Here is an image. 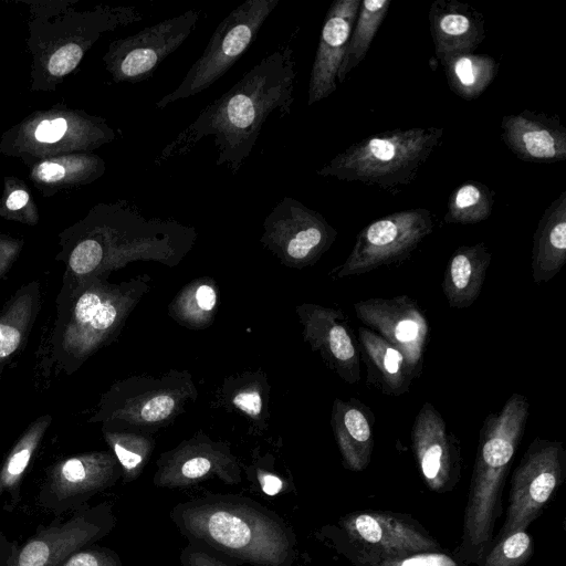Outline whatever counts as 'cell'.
Masks as SVG:
<instances>
[{"label":"cell","mask_w":566,"mask_h":566,"mask_svg":"<svg viewBox=\"0 0 566 566\" xmlns=\"http://www.w3.org/2000/svg\"><path fill=\"white\" fill-rule=\"evenodd\" d=\"M119 475L116 458L108 452H85L57 460L45 470L38 493L39 505L60 516L74 512L111 486Z\"/></svg>","instance_id":"cell-11"},{"label":"cell","mask_w":566,"mask_h":566,"mask_svg":"<svg viewBox=\"0 0 566 566\" xmlns=\"http://www.w3.org/2000/svg\"><path fill=\"white\" fill-rule=\"evenodd\" d=\"M430 33L439 61L472 53L485 39V18L459 0H434L429 8Z\"/></svg>","instance_id":"cell-19"},{"label":"cell","mask_w":566,"mask_h":566,"mask_svg":"<svg viewBox=\"0 0 566 566\" xmlns=\"http://www.w3.org/2000/svg\"><path fill=\"white\" fill-rule=\"evenodd\" d=\"M4 367H6L4 364L0 365V381H1V378H2V374H3Z\"/></svg>","instance_id":"cell-45"},{"label":"cell","mask_w":566,"mask_h":566,"mask_svg":"<svg viewBox=\"0 0 566 566\" xmlns=\"http://www.w3.org/2000/svg\"><path fill=\"white\" fill-rule=\"evenodd\" d=\"M390 4L391 0H364L360 2L337 73V82L343 83L347 74L363 62Z\"/></svg>","instance_id":"cell-28"},{"label":"cell","mask_w":566,"mask_h":566,"mask_svg":"<svg viewBox=\"0 0 566 566\" xmlns=\"http://www.w3.org/2000/svg\"><path fill=\"white\" fill-rule=\"evenodd\" d=\"M566 263V190L545 209L533 235L532 280L545 283Z\"/></svg>","instance_id":"cell-24"},{"label":"cell","mask_w":566,"mask_h":566,"mask_svg":"<svg viewBox=\"0 0 566 566\" xmlns=\"http://www.w3.org/2000/svg\"><path fill=\"white\" fill-rule=\"evenodd\" d=\"M201 11L189 9L123 39L113 51V71L119 81L149 80L164 60L191 35Z\"/></svg>","instance_id":"cell-14"},{"label":"cell","mask_w":566,"mask_h":566,"mask_svg":"<svg viewBox=\"0 0 566 566\" xmlns=\"http://www.w3.org/2000/svg\"><path fill=\"white\" fill-rule=\"evenodd\" d=\"M127 305L125 290L106 277L64 273L48 345L53 368L69 376L78 370L113 336Z\"/></svg>","instance_id":"cell-3"},{"label":"cell","mask_w":566,"mask_h":566,"mask_svg":"<svg viewBox=\"0 0 566 566\" xmlns=\"http://www.w3.org/2000/svg\"><path fill=\"white\" fill-rule=\"evenodd\" d=\"M64 175V167L57 163L43 161L36 167L38 178L46 182L59 181Z\"/></svg>","instance_id":"cell-40"},{"label":"cell","mask_w":566,"mask_h":566,"mask_svg":"<svg viewBox=\"0 0 566 566\" xmlns=\"http://www.w3.org/2000/svg\"><path fill=\"white\" fill-rule=\"evenodd\" d=\"M494 192L484 184L469 180L449 196L446 223L475 224L486 220L493 210Z\"/></svg>","instance_id":"cell-29"},{"label":"cell","mask_w":566,"mask_h":566,"mask_svg":"<svg viewBox=\"0 0 566 566\" xmlns=\"http://www.w3.org/2000/svg\"><path fill=\"white\" fill-rule=\"evenodd\" d=\"M59 566H122V564L112 551L91 545L74 552Z\"/></svg>","instance_id":"cell-33"},{"label":"cell","mask_w":566,"mask_h":566,"mask_svg":"<svg viewBox=\"0 0 566 566\" xmlns=\"http://www.w3.org/2000/svg\"><path fill=\"white\" fill-rule=\"evenodd\" d=\"M29 200V195L24 190H14L7 199V207L10 210H19L23 208Z\"/></svg>","instance_id":"cell-44"},{"label":"cell","mask_w":566,"mask_h":566,"mask_svg":"<svg viewBox=\"0 0 566 566\" xmlns=\"http://www.w3.org/2000/svg\"><path fill=\"white\" fill-rule=\"evenodd\" d=\"M312 314L315 345L344 381L356 385L360 380L359 347L344 314L323 307H316Z\"/></svg>","instance_id":"cell-21"},{"label":"cell","mask_w":566,"mask_h":566,"mask_svg":"<svg viewBox=\"0 0 566 566\" xmlns=\"http://www.w3.org/2000/svg\"><path fill=\"white\" fill-rule=\"evenodd\" d=\"M188 566H227L222 562L202 553H192L188 558Z\"/></svg>","instance_id":"cell-43"},{"label":"cell","mask_w":566,"mask_h":566,"mask_svg":"<svg viewBox=\"0 0 566 566\" xmlns=\"http://www.w3.org/2000/svg\"><path fill=\"white\" fill-rule=\"evenodd\" d=\"M361 0H335L324 19L308 81L307 105L328 97L337 88V73Z\"/></svg>","instance_id":"cell-18"},{"label":"cell","mask_w":566,"mask_h":566,"mask_svg":"<svg viewBox=\"0 0 566 566\" xmlns=\"http://www.w3.org/2000/svg\"><path fill=\"white\" fill-rule=\"evenodd\" d=\"M443 134L444 128L431 126L368 136L337 154L316 174L396 192L415 181Z\"/></svg>","instance_id":"cell-6"},{"label":"cell","mask_w":566,"mask_h":566,"mask_svg":"<svg viewBox=\"0 0 566 566\" xmlns=\"http://www.w3.org/2000/svg\"><path fill=\"white\" fill-rule=\"evenodd\" d=\"M492 253L484 242L461 245L448 260L441 287L450 307H470L480 296Z\"/></svg>","instance_id":"cell-23"},{"label":"cell","mask_w":566,"mask_h":566,"mask_svg":"<svg viewBox=\"0 0 566 566\" xmlns=\"http://www.w3.org/2000/svg\"><path fill=\"white\" fill-rule=\"evenodd\" d=\"M67 125L64 118H55L52 122L43 120L35 129V138L42 143L57 142L66 132Z\"/></svg>","instance_id":"cell-37"},{"label":"cell","mask_w":566,"mask_h":566,"mask_svg":"<svg viewBox=\"0 0 566 566\" xmlns=\"http://www.w3.org/2000/svg\"><path fill=\"white\" fill-rule=\"evenodd\" d=\"M109 223L94 235L78 238L61 255L65 274L83 280L106 277V272L142 255H174L191 245L192 228L174 220L148 219L133 210H115Z\"/></svg>","instance_id":"cell-4"},{"label":"cell","mask_w":566,"mask_h":566,"mask_svg":"<svg viewBox=\"0 0 566 566\" xmlns=\"http://www.w3.org/2000/svg\"><path fill=\"white\" fill-rule=\"evenodd\" d=\"M191 537L259 566H283L291 552L284 526L251 505L234 501H197L181 512Z\"/></svg>","instance_id":"cell-5"},{"label":"cell","mask_w":566,"mask_h":566,"mask_svg":"<svg viewBox=\"0 0 566 566\" xmlns=\"http://www.w3.org/2000/svg\"><path fill=\"white\" fill-rule=\"evenodd\" d=\"M196 301L198 306L203 311H210L214 307L217 295L214 290L209 285H201L196 291Z\"/></svg>","instance_id":"cell-41"},{"label":"cell","mask_w":566,"mask_h":566,"mask_svg":"<svg viewBox=\"0 0 566 566\" xmlns=\"http://www.w3.org/2000/svg\"><path fill=\"white\" fill-rule=\"evenodd\" d=\"M357 318L402 354L417 378L421 375L429 323L418 302L408 295L370 297L354 304Z\"/></svg>","instance_id":"cell-13"},{"label":"cell","mask_w":566,"mask_h":566,"mask_svg":"<svg viewBox=\"0 0 566 566\" xmlns=\"http://www.w3.org/2000/svg\"><path fill=\"white\" fill-rule=\"evenodd\" d=\"M565 475L564 444L536 437L513 472L506 517L496 539L517 531H526L542 514Z\"/></svg>","instance_id":"cell-9"},{"label":"cell","mask_w":566,"mask_h":566,"mask_svg":"<svg viewBox=\"0 0 566 566\" xmlns=\"http://www.w3.org/2000/svg\"><path fill=\"white\" fill-rule=\"evenodd\" d=\"M410 439L427 486L439 493L452 490L461 472L460 441L431 402H424L416 415Z\"/></svg>","instance_id":"cell-16"},{"label":"cell","mask_w":566,"mask_h":566,"mask_svg":"<svg viewBox=\"0 0 566 566\" xmlns=\"http://www.w3.org/2000/svg\"><path fill=\"white\" fill-rule=\"evenodd\" d=\"M280 0H245L216 28L202 54L190 66L181 83L156 103L157 109L192 97L224 75L254 42L265 20Z\"/></svg>","instance_id":"cell-7"},{"label":"cell","mask_w":566,"mask_h":566,"mask_svg":"<svg viewBox=\"0 0 566 566\" xmlns=\"http://www.w3.org/2000/svg\"><path fill=\"white\" fill-rule=\"evenodd\" d=\"M114 525L111 506L85 505L66 520L41 525L23 544L0 531V566H59L74 552L91 546Z\"/></svg>","instance_id":"cell-8"},{"label":"cell","mask_w":566,"mask_h":566,"mask_svg":"<svg viewBox=\"0 0 566 566\" xmlns=\"http://www.w3.org/2000/svg\"><path fill=\"white\" fill-rule=\"evenodd\" d=\"M347 538L358 548V564L440 549L438 542L409 516L384 511L355 512L340 521Z\"/></svg>","instance_id":"cell-12"},{"label":"cell","mask_w":566,"mask_h":566,"mask_svg":"<svg viewBox=\"0 0 566 566\" xmlns=\"http://www.w3.org/2000/svg\"><path fill=\"white\" fill-rule=\"evenodd\" d=\"M20 245L11 241H0V280L11 269L19 254Z\"/></svg>","instance_id":"cell-39"},{"label":"cell","mask_w":566,"mask_h":566,"mask_svg":"<svg viewBox=\"0 0 566 566\" xmlns=\"http://www.w3.org/2000/svg\"><path fill=\"white\" fill-rule=\"evenodd\" d=\"M530 402L514 392L497 412L483 420L468 493L459 558L479 560L493 541L501 496L511 463L523 438Z\"/></svg>","instance_id":"cell-2"},{"label":"cell","mask_w":566,"mask_h":566,"mask_svg":"<svg viewBox=\"0 0 566 566\" xmlns=\"http://www.w3.org/2000/svg\"><path fill=\"white\" fill-rule=\"evenodd\" d=\"M83 56V50L75 43H69L56 50L49 61V72L62 76L76 67Z\"/></svg>","instance_id":"cell-34"},{"label":"cell","mask_w":566,"mask_h":566,"mask_svg":"<svg viewBox=\"0 0 566 566\" xmlns=\"http://www.w3.org/2000/svg\"><path fill=\"white\" fill-rule=\"evenodd\" d=\"M297 82L296 61L287 41L265 55L220 97L208 104L157 156L159 165L185 156L205 137H213L216 165L237 175L251 155L272 114L292 112Z\"/></svg>","instance_id":"cell-1"},{"label":"cell","mask_w":566,"mask_h":566,"mask_svg":"<svg viewBox=\"0 0 566 566\" xmlns=\"http://www.w3.org/2000/svg\"><path fill=\"white\" fill-rule=\"evenodd\" d=\"M433 229L432 214L423 208L396 211L374 220L358 232L349 255L337 268L336 277L402 262Z\"/></svg>","instance_id":"cell-10"},{"label":"cell","mask_w":566,"mask_h":566,"mask_svg":"<svg viewBox=\"0 0 566 566\" xmlns=\"http://www.w3.org/2000/svg\"><path fill=\"white\" fill-rule=\"evenodd\" d=\"M262 240L293 261L318 258L335 241L337 231L317 211L283 197L266 216Z\"/></svg>","instance_id":"cell-15"},{"label":"cell","mask_w":566,"mask_h":566,"mask_svg":"<svg viewBox=\"0 0 566 566\" xmlns=\"http://www.w3.org/2000/svg\"><path fill=\"white\" fill-rule=\"evenodd\" d=\"M233 403L251 416L260 413L262 408V400L258 392L245 391L240 392L233 398Z\"/></svg>","instance_id":"cell-38"},{"label":"cell","mask_w":566,"mask_h":566,"mask_svg":"<svg viewBox=\"0 0 566 566\" xmlns=\"http://www.w3.org/2000/svg\"><path fill=\"white\" fill-rule=\"evenodd\" d=\"M449 88L460 98H478L495 80L497 61L485 53H462L440 61Z\"/></svg>","instance_id":"cell-27"},{"label":"cell","mask_w":566,"mask_h":566,"mask_svg":"<svg viewBox=\"0 0 566 566\" xmlns=\"http://www.w3.org/2000/svg\"><path fill=\"white\" fill-rule=\"evenodd\" d=\"M533 538L525 531L514 532L496 542L478 566H523L533 555Z\"/></svg>","instance_id":"cell-30"},{"label":"cell","mask_w":566,"mask_h":566,"mask_svg":"<svg viewBox=\"0 0 566 566\" xmlns=\"http://www.w3.org/2000/svg\"><path fill=\"white\" fill-rule=\"evenodd\" d=\"M41 310L38 280L20 286L0 310V365L12 359L28 343Z\"/></svg>","instance_id":"cell-25"},{"label":"cell","mask_w":566,"mask_h":566,"mask_svg":"<svg viewBox=\"0 0 566 566\" xmlns=\"http://www.w3.org/2000/svg\"><path fill=\"white\" fill-rule=\"evenodd\" d=\"M260 483L262 491L270 496L276 495L283 488V482L273 474H263Z\"/></svg>","instance_id":"cell-42"},{"label":"cell","mask_w":566,"mask_h":566,"mask_svg":"<svg viewBox=\"0 0 566 566\" xmlns=\"http://www.w3.org/2000/svg\"><path fill=\"white\" fill-rule=\"evenodd\" d=\"M363 566H462L454 557L442 552H421L360 563Z\"/></svg>","instance_id":"cell-32"},{"label":"cell","mask_w":566,"mask_h":566,"mask_svg":"<svg viewBox=\"0 0 566 566\" xmlns=\"http://www.w3.org/2000/svg\"><path fill=\"white\" fill-rule=\"evenodd\" d=\"M332 424L344 467L354 472L365 470L374 450L373 410L354 397L347 401L336 399Z\"/></svg>","instance_id":"cell-22"},{"label":"cell","mask_w":566,"mask_h":566,"mask_svg":"<svg viewBox=\"0 0 566 566\" xmlns=\"http://www.w3.org/2000/svg\"><path fill=\"white\" fill-rule=\"evenodd\" d=\"M212 469V462L206 457H193L179 467V472L175 476L174 484L186 483L198 480L207 475Z\"/></svg>","instance_id":"cell-35"},{"label":"cell","mask_w":566,"mask_h":566,"mask_svg":"<svg viewBox=\"0 0 566 566\" xmlns=\"http://www.w3.org/2000/svg\"><path fill=\"white\" fill-rule=\"evenodd\" d=\"M175 401L169 396H157L148 400L140 409V418L146 421L166 419L174 409Z\"/></svg>","instance_id":"cell-36"},{"label":"cell","mask_w":566,"mask_h":566,"mask_svg":"<svg viewBox=\"0 0 566 566\" xmlns=\"http://www.w3.org/2000/svg\"><path fill=\"white\" fill-rule=\"evenodd\" d=\"M357 342L366 366L367 387L390 397L410 391L417 376L400 352L366 326L358 327Z\"/></svg>","instance_id":"cell-20"},{"label":"cell","mask_w":566,"mask_h":566,"mask_svg":"<svg viewBox=\"0 0 566 566\" xmlns=\"http://www.w3.org/2000/svg\"><path fill=\"white\" fill-rule=\"evenodd\" d=\"M105 439L113 449L114 457L124 471L125 478H132L140 468L144 457L138 444L129 437L107 431Z\"/></svg>","instance_id":"cell-31"},{"label":"cell","mask_w":566,"mask_h":566,"mask_svg":"<svg viewBox=\"0 0 566 566\" xmlns=\"http://www.w3.org/2000/svg\"><path fill=\"white\" fill-rule=\"evenodd\" d=\"M503 144L520 160L556 163L566 159V127L556 114L524 109L501 119Z\"/></svg>","instance_id":"cell-17"},{"label":"cell","mask_w":566,"mask_h":566,"mask_svg":"<svg viewBox=\"0 0 566 566\" xmlns=\"http://www.w3.org/2000/svg\"><path fill=\"white\" fill-rule=\"evenodd\" d=\"M52 422L50 413L32 420L0 464V500L6 512L11 513L19 505L22 481Z\"/></svg>","instance_id":"cell-26"}]
</instances>
